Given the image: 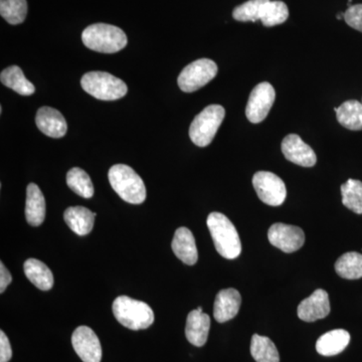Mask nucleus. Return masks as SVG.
I'll use <instances>...</instances> for the list:
<instances>
[{
	"mask_svg": "<svg viewBox=\"0 0 362 362\" xmlns=\"http://www.w3.org/2000/svg\"><path fill=\"white\" fill-rule=\"evenodd\" d=\"M216 251L223 258L233 259L242 252L239 233L225 214L211 213L206 221Z\"/></svg>",
	"mask_w": 362,
	"mask_h": 362,
	"instance_id": "1",
	"label": "nucleus"
},
{
	"mask_svg": "<svg viewBox=\"0 0 362 362\" xmlns=\"http://www.w3.org/2000/svg\"><path fill=\"white\" fill-rule=\"evenodd\" d=\"M83 44L88 49L103 54H115L127 45V35L121 28L107 23H95L85 28Z\"/></svg>",
	"mask_w": 362,
	"mask_h": 362,
	"instance_id": "2",
	"label": "nucleus"
},
{
	"mask_svg": "<svg viewBox=\"0 0 362 362\" xmlns=\"http://www.w3.org/2000/svg\"><path fill=\"white\" fill-rule=\"evenodd\" d=\"M112 310L117 321L131 330L146 329L154 322L151 307L145 302L128 296L117 297Z\"/></svg>",
	"mask_w": 362,
	"mask_h": 362,
	"instance_id": "3",
	"label": "nucleus"
},
{
	"mask_svg": "<svg viewBox=\"0 0 362 362\" xmlns=\"http://www.w3.org/2000/svg\"><path fill=\"white\" fill-rule=\"evenodd\" d=\"M108 177L111 187L123 201L132 204H140L146 199L144 182L130 166L125 164L112 166Z\"/></svg>",
	"mask_w": 362,
	"mask_h": 362,
	"instance_id": "4",
	"label": "nucleus"
},
{
	"mask_svg": "<svg viewBox=\"0 0 362 362\" xmlns=\"http://www.w3.org/2000/svg\"><path fill=\"white\" fill-rule=\"evenodd\" d=\"M83 90L102 101H114L127 94V85L106 71H89L81 80Z\"/></svg>",
	"mask_w": 362,
	"mask_h": 362,
	"instance_id": "5",
	"label": "nucleus"
},
{
	"mask_svg": "<svg viewBox=\"0 0 362 362\" xmlns=\"http://www.w3.org/2000/svg\"><path fill=\"white\" fill-rule=\"evenodd\" d=\"M225 116V108L221 105L207 106L195 117L190 125L189 137L192 141L199 147L211 144Z\"/></svg>",
	"mask_w": 362,
	"mask_h": 362,
	"instance_id": "6",
	"label": "nucleus"
},
{
	"mask_svg": "<svg viewBox=\"0 0 362 362\" xmlns=\"http://www.w3.org/2000/svg\"><path fill=\"white\" fill-rule=\"evenodd\" d=\"M218 74V66L209 59H201L185 66L178 77L181 90L192 93L211 82Z\"/></svg>",
	"mask_w": 362,
	"mask_h": 362,
	"instance_id": "7",
	"label": "nucleus"
},
{
	"mask_svg": "<svg viewBox=\"0 0 362 362\" xmlns=\"http://www.w3.org/2000/svg\"><path fill=\"white\" fill-rule=\"evenodd\" d=\"M252 185L259 199L268 206H281L287 197L284 181L269 171L257 173L252 177Z\"/></svg>",
	"mask_w": 362,
	"mask_h": 362,
	"instance_id": "8",
	"label": "nucleus"
},
{
	"mask_svg": "<svg viewBox=\"0 0 362 362\" xmlns=\"http://www.w3.org/2000/svg\"><path fill=\"white\" fill-rule=\"evenodd\" d=\"M276 93L273 86L268 82L257 85L250 95L246 107L247 120L252 123H259L268 116L274 102Z\"/></svg>",
	"mask_w": 362,
	"mask_h": 362,
	"instance_id": "9",
	"label": "nucleus"
},
{
	"mask_svg": "<svg viewBox=\"0 0 362 362\" xmlns=\"http://www.w3.org/2000/svg\"><path fill=\"white\" fill-rule=\"evenodd\" d=\"M268 239L281 251L294 252L303 247L305 233L299 226L277 223L269 228Z\"/></svg>",
	"mask_w": 362,
	"mask_h": 362,
	"instance_id": "10",
	"label": "nucleus"
},
{
	"mask_svg": "<svg viewBox=\"0 0 362 362\" xmlns=\"http://www.w3.org/2000/svg\"><path fill=\"white\" fill-rule=\"evenodd\" d=\"M71 344L83 362H101V343L96 333L88 326H80L74 331Z\"/></svg>",
	"mask_w": 362,
	"mask_h": 362,
	"instance_id": "11",
	"label": "nucleus"
},
{
	"mask_svg": "<svg viewBox=\"0 0 362 362\" xmlns=\"http://www.w3.org/2000/svg\"><path fill=\"white\" fill-rule=\"evenodd\" d=\"M283 154L287 160L303 166V168H312L315 165L317 157L314 150L306 144L297 134L286 136L281 145Z\"/></svg>",
	"mask_w": 362,
	"mask_h": 362,
	"instance_id": "12",
	"label": "nucleus"
},
{
	"mask_svg": "<svg viewBox=\"0 0 362 362\" xmlns=\"http://www.w3.org/2000/svg\"><path fill=\"white\" fill-rule=\"evenodd\" d=\"M329 313V296L323 289H317L311 296L303 300L297 309L298 317L305 322H314L325 318Z\"/></svg>",
	"mask_w": 362,
	"mask_h": 362,
	"instance_id": "13",
	"label": "nucleus"
},
{
	"mask_svg": "<svg viewBox=\"0 0 362 362\" xmlns=\"http://www.w3.org/2000/svg\"><path fill=\"white\" fill-rule=\"evenodd\" d=\"M242 297L240 292L233 288L221 290L216 297L214 305V319L218 323H225L235 318L239 313Z\"/></svg>",
	"mask_w": 362,
	"mask_h": 362,
	"instance_id": "14",
	"label": "nucleus"
},
{
	"mask_svg": "<svg viewBox=\"0 0 362 362\" xmlns=\"http://www.w3.org/2000/svg\"><path fill=\"white\" fill-rule=\"evenodd\" d=\"M37 128L45 135L52 138H62L68 130L65 117L61 112L51 107H42L35 117Z\"/></svg>",
	"mask_w": 362,
	"mask_h": 362,
	"instance_id": "15",
	"label": "nucleus"
},
{
	"mask_svg": "<svg viewBox=\"0 0 362 362\" xmlns=\"http://www.w3.org/2000/svg\"><path fill=\"white\" fill-rule=\"evenodd\" d=\"M171 247L175 256L187 265H194L199 259V252L194 235L185 226L176 230Z\"/></svg>",
	"mask_w": 362,
	"mask_h": 362,
	"instance_id": "16",
	"label": "nucleus"
},
{
	"mask_svg": "<svg viewBox=\"0 0 362 362\" xmlns=\"http://www.w3.org/2000/svg\"><path fill=\"white\" fill-rule=\"evenodd\" d=\"M211 318L202 311L194 310L187 316L185 335L188 342L197 347L204 346L209 337Z\"/></svg>",
	"mask_w": 362,
	"mask_h": 362,
	"instance_id": "17",
	"label": "nucleus"
},
{
	"mask_svg": "<svg viewBox=\"0 0 362 362\" xmlns=\"http://www.w3.org/2000/svg\"><path fill=\"white\" fill-rule=\"evenodd\" d=\"M25 218L33 226H40L45 218V197L35 183H30L26 187Z\"/></svg>",
	"mask_w": 362,
	"mask_h": 362,
	"instance_id": "18",
	"label": "nucleus"
},
{
	"mask_svg": "<svg viewBox=\"0 0 362 362\" xmlns=\"http://www.w3.org/2000/svg\"><path fill=\"white\" fill-rule=\"evenodd\" d=\"M350 342V334L346 330L335 329L319 337L316 350L323 356H334L341 354Z\"/></svg>",
	"mask_w": 362,
	"mask_h": 362,
	"instance_id": "19",
	"label": "nucleus"
},
{
	"mask_svg": "<svg viewBox=\"0 0 362 362\" xmlns=\"http://www.w3.org/2000/svg\"><path fill=\"white\" fill-rule=\"evenodd\" d=\"M64 218L69 228L78 235H87L94 228L95 216L84 206H71L66 209Z\"/></svg>",
	"mask_w": 362,
	"mask_h": 362,
	"instance_id": "20",
	"label": "nucleus"
},
{
	"mask_svg": "<svg viewBox=\"0 0 362 362\" xmlns=\"http://www.w3.org/2000/svg\"><path fill=\"white\" fill-rule=\"evenodd\" d=\"M26 278L42 291H49L54 287V275L49 267L37 259H28L23 265Z\"/></svg>",
	"mask_w": 362,
	"mask_h": 362,
	"instance_id": "21",
	"label": "nucleus"
},
{
	"mask_svg": "<svg viewBox=\"0 0 362 362\" xmlns=\"http://www.w3.org/2000/svg\"><path fill=\"white\" fill-rule=\"evenodd\" d=\"M0 81L2 84L9 89L21 95V96H30L35 93V88L23 75L20 66H11L0 74Z\"/></svg>",
	"mask_w": 362,
	"mask_h": 362,
	"instance_id": "22",
	"label": "nucleus"
},
{
	"mask_svg": "<svg viewBox=\"0 0 362 362\" xmlns=\"http://www.w3.org/2000/svg\"><path fill=\"white\" fill-rule=\"evenodd\" d=\"M338 122L349 130H362V103L349 100L334 108Z\"/></svg>",
	"mask_w": 362,
	"mask_h": 362,
	"instance_id": "23",
	"label": "nucleus"
},
{
	"mask_svg": "<svg viewBox=\"0 0 362 362\" xmlns=\"http://www.w3.org/2000/svg\"><path fill=\"white\" fill-rule=\"evenodd\" d=\"M335 271L340 277L347 280L362 278V255L356 252L342 255L335 263Z\"/></svg>",
	"mask_w": 362,
	"mask_h": 362,
	"instance_id": "24",
	"label": "nucleus"
},
{
	"mask_svg": "<svg viewBox=\"0 0 362 362\" xmlns=\"http://www.w3.org/2000/svg\"><path fill=\"white\" fill-rule=\"evenodd\" d=\"M251 354L257 362H280L276 345L270 338L254 334L251 341Z\"/></svg>",
	"mask_w": 362,
	"mask_h": 362,
	"instance_id": "25",
	"label": "nucleus"
},
{
	"mask_svg": "<svg viewBox=\"0 0 362 362\" xmlns=\"http://www.w3.org/2000/svg\"><path fill=\"white\" fill-rule=\"evenodd\" d=\"M66 183L75 194L84 199H90L94 195V185L92 180L89 175L82 168H71L66 175Z\"/></svg>",
	"mask_w": 362,
	"mask_h": 362,
	"instance_id": "26",
	"label": "nucleus"
},
{
	"mask_svg": "<svg viewBox=\"0 0 362 362\" xmlns=\"http://www.w3.org/2000/svg\"><path fill=\"white\" fill-rule=\"evenodd\" d=\"M342 204L350 211L362 214V182L349 180L341 185Z\"/></svg>",
	"mask_w": 362,
	"mask_h": 362,
	"instance_id": "27",
	"label": "nucleus"
},
{
	"mask_svg": "<svg viewBox=\"0 0 362 362\" xmlns=\"http://www.w3.org/2000/svg\"><path fill=\"white\" fill-rule=\"evenodd\" d=\"M0 14L11 25H20L28 14L26 0H0Z\"/></svg>",
	"mask_w": 362,
	"mask_h": 362,
	"instance_id": "28",
	"label": "nucleus"
},
{
	"mask_svg": "<svg viewBox=\"0 0 362 362\" xmlns=\"http://www.w3.org/2000/svg\"><path fill=\"white\" fill-rule=\"evenodd\" d=\"M269 1L270 0H249L233 9V18L242 23H247V21L256 23L261 21L264 8Z\"/></svg>",
	"mask_w": 362,
	"mask_h": 362,
	"instance_id": "29",
	"label": "nucleus"
},
{
	"mask_svg": "<svg viewBox=\"0 0 362 362\" xmlns=\"http://www.w3.org/2000/svg\"><path fill=\"white\" fill-rule=\"evenodd\" d=\"M288 18H289V9L285 2L270 0L264 8L261 21L264 25L270 28V26L282 25Z\"/></svg>",
	"mask_w": 362,
	"mask_h": 362,
	"instance_id": "30",
	"label": "nucleus"
},
{
	"mask_svg": "<svg viewBox=\"0 0 362 362\" xmlns=\"http://www.w3.org/2000/svg\"><path fill=\"white\" fill-rule=\"evenodd\" d=\"M344 21L352 28L362 33V4L349 6L344 13Z\"/></svg>",
	"mask_w": 362,
	"mask_h": 362,
	"instance_id": "31",
	"label": "nucleus"
},
{
	"mask_svg": "<svg viewBox=\"0 0 362 362\" xmlns=\"http://www.w3.org/2000/svg\"><path fill=\"white\" fill-rule=\"evenodd\" d=\"M13 357L11 343L4 331H0V362H8Z\"/></svg>",
	"mask_w": 362,
	"mask_h": 362,
	"instance_id": "32",
	"label": "nucleus"
},
{
	"mask_svg": "<svg viewBox=\"0 0 362 362\" xmlns=\"http://www.w3.org/2000/svg\"><path fill=\"white\" fill-rule=\"evenodd\" d=\"M11 282H13V277L1 262L0 263V293L1 294L6 291L7 286L11 284Z\"/></svg>",
	"mask_w": 362,
	"mask_h": 362,
	"instance_id": "33",
	"label": "nucleus"
},
{
	"mask_svg": "<svg viewBox=\"0 0 362 362\" xmlns=\"http://www.w3.org/2000/svg\"><path fill=\"white\" fill-rule=\"evenodd\" d=\"M337 20H342V18H344V13H340L337 14Z\"/></svg>",
	"mask_w": 362,
	"mask_h": 362,
	"instance_id": "34",
	"label": "nucleus"
},
{
	"mask_svg": "<svg viewBox=\"0 0 362 362\" xmlns=\"http://www.w3.org/2000/svg\"><path fill=\"white\" fill-rule=\"evenodd\" d=\"M197 310H199V311H202V307H199V308H197Z\"/></svg>",
	"mask_w": 362,
	"mask_h": 362,
	"instance_id": "35",
	"label": "nucleus"
}]
</instances>
